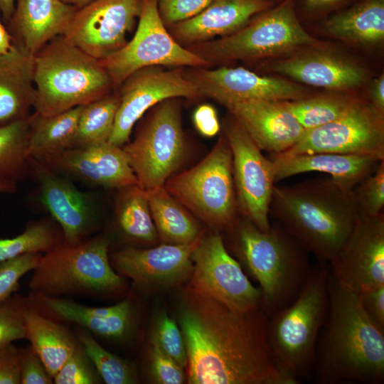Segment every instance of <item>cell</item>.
Returning <instances> with one entry per match:
<instances>
[{"instance_id":"obj_26","label":"cell","mask_w":384,"mask_h":384,"mask_svg":"<svg viewBox=\"0 0 384 384\" xmlns=\"http://www.w3.org/2000/svg\"><path fill=\"white\" fill-rule=\"evenodd\" d=\"M274 182L299 174L318 171L353 189L373 173L381 161L373 157L327 152L288 155L272 154ZM383 161V160H382Z\"/></svg>"},{"instance_id":"obj_15","label":"cell","mask_w":384,"mask_h":384,"mask_svg":"<svg viewBox=\"0 0 384 384\" xmlns=\"http://www.w3.org/2000/svg\"><path fill=\"white\" fill-rule=\"evenodd\" d=\"M151 66L131 74L116 90L120 103L109 142L122 147L135 124L151 108L169 98H201L196 87L186 77L184 68Z\"/></svg>"},{"instance_id":"obj_22","label":"cell","mask_w":384,"mask_h":384,"mask_svg":"<svg viewBox=\"0 0 384 384\" xmlns=\"http://www.w3.org/2000/svg\"><path fill=\"white\" fill-rule=\"evenodd\" d=\"M226 108L255 144L272 154L287 151L306 132L287 108L284 101H250Z\"/></svg>"},{"instance_id":"obj_16","label":"cell","mask_w":384,"mask_h":384,"mask_svg":"<svg viewBox=\"0 0 384 384\" xmlns=\"http://www.w3.org/2000/svg\"><path fill=\"white\" fill-rule=\"evenodd\" d=\"M184 73L201 97L225 107L244 102L291 101L309 96L302 85L289 80L260 75L241 67L184 68Z\"/></svg>"},{"instance_id":"obj_43","label":"cell","mask_w":384,"mask_h":384,"mask_svg":"<svg viewBox=\"0 0 384 384\" xmlns=\"http://www.w3.org/2000/svg\"><path fill=\"white\" fill-rule=\"evenodd\" d=\"M42 253H28L0 262V302L12 295L21 278L38 264Z\"/></svg>"},{"instance_id":"obj_34","label":"cell","mask_w":384,"mask_h":384,"mask_svg":"<svg viewBox=\"0 0 384 384\" xmlns=\"http://www.w3.org/2000/svg\"><path fill=\"white\" fill-rule=\"evenodd\" d=\"M119 103V94L117 90H114L82 105L72 147H84L108 142Z\"/></svg>"},{"instance_id":"obj_18","label":"cell","mask_w":384,"mask_h":384,"mask_svg":"<svg viewBox=\"0 0 384 384\" xmlns=\"http://www.w3.org/2000/svg\"><path fill=\"white\" fill-rule=\"evenodd\" d=\"M331 276L359 293L384 285V215L359 217L343 245L329 262Z\"/></svg>"},{"instance_id":"obj_25","label":"cell","mask_w":384,"mask_h":384,"mask_svg":"<svg viewBox=\"0 0 384 384\" xmlns=\"http://www.w3.org/2000/svg\"><path fill=\"white\" fill-rule=\"evenodd\" d=\"M272 4L271 0H213L198 14L168 30L179 44L186 47L233 33Z\"/></svg>"},{"instance_id":"obj_30","label":"cell","mask_w":384,"mask_h":384,"mask_svg":"<svg viewBox=\"0 0 384 384\" xmlns=\"http://www.w3.org/2000/svg\"><path fill=\"white\" fill-rule=\"evenodd\" d=\"M146 194L158 236L162 241L184 244L203 237L195 217L164 186L146 190Z\"/></svg>"},{"instance_id":"obj_9","label":"cell","mask_w":384,"mask_h":384,"mask_svg":"<svg viewBox=\"0 0 384 384\" xmlns=\"http://www.w3.org/2000/svg\"><path fill=\"white\" fill-rule=\"evenodd\" d=\"M164 187L192 214L215 229L228 230L238 218L232 152L223 134L204 159L171 176Z\"/></svg>"},{"instance_id":"obj_8","label":"cell","mask_w":384,"mask_h":384,"mask_svg":"<svg viewBox=\"0 0 384 384\" xmlns=\"http://www.w3.org/2000/svg\"><path fill=\"white\" fill-rule=\"evenodd\" d=\"M109 240L89 238L75 245L61 242L43 253L28 282L36 296L95 297L120 292L123 277L112 267Z\"/></svg>"},{"instance_id":"obj_31","label":"cell","mask_w":384,"mask_h":384,"mask_svg":"<svg viewBox=\"0 0 384 384\" xmlns=\"http://www.w3.org/2000/svg\"><path fill=\"white\" fill-rule=\"evenodd\" d=\"M82 105L60 113L43 116L33 112L28 117L27 154L40 159L73 146Z\"/></svg>"},{"instance_id":"obj_4","label":"cell","mask_w":384,"mask_h":384,"mask_svg":"<svg viewBox=\"0 0 384 384\" xmlns=\"http://www.w3.org/2000/svg\"><path fill=\"white\" fill-rule=\"evenodd\" d=\"M227 230L238 262L260 285L267 316L291 303L311 271L308 252L279 223L262 231L242 215Z\"/></svg>"},{"instance_id":"obj_48","label":"cell","mask_w":384,"mask_h":384,"mask_svg":"<svg viewBox=\"0 0 384 384\" xmlns=\"http://www.w3.org/2000/svg\"><path fill=\"white\" fill-rule=\"evenodd\" d=\"M358 294L367 316L384 329V285L365 289Z\"/></svg>"},{"instance_id":"obj_14","label":"cell","mask_w":384,"mask_h":384,"mask_svg":"<svg viewBox=\"0 0 384 384\" xmlns=\"http://www.w3.org/2000/svg\"><path fill=\"white\" fill-rule=\"evenodd\" d=\"M327 152L384 160V114L360 100L340 118L306 130L288 155Z\"/></svg>"},{"instance_id":"obj_32","label":"cell","mask_w":384,"mask_h":384,"mask_svg":"<svg viewBox=\"0 0 384 384\" xmlns=\"http://www.w3.org/2000/svg\"><path fill=\"white\" fill-rule=\"evenodd\" d=\"M325 27L341 40L362 45L380 43L384 38V0H364L333 16Z\"/></svg>"},{"instance_id":"obj_45","label":"cell","mask_w":384,"mask_h":384,"mask_svg":"<svg viewBox=\"0 0 384 384\" xmlns=\"http://www.w3.org/2000/svg\"><path fill=\"white\" fill-rule=\"evenodd\" d=\"M213 0H157L158 10L167 28L177 23L192 18Z\"/></svg>"},{"instance_id":"obj_47","label":"cell","mask_w":384,"mask_h":384,"mask_svg":"<svg viewBox=\"0 0 384 384\" xmlns=\"http://www.w3.org/2000/svg\"><path fill=\"white\" fill-rule=\"evenodd\" d=\"M21 353L13 343L0 348V384H21Z\"/></svg>"},{"instance_id":"obj_17","label":"cell","mask_w":384,"mask_h":384,"mask_svg":"<svg viewBox=\"0 0 384 384\" xmlns=\"http://www.w3.org/2000/svg\"><path fill=\"white\" fill-rule=\"evenodd\" d=\"M142 0H93L78 8L62 35L97 60H103L127 43L139 18Z\"/></svg>"},{"instance_id":"obj_23","label":"cell","mask_w":384,"mask_h":384,"mask_svg":"<svg viewBox=\"0 0 384 384\" xmlns=\"http://www.w3.org/2000/svg\"><path fill=\"white\" fill-rule=\"evenodd\" d=\"M308 49L267 64L272 72L289 77L309 85L334 91H346L361 86L364 70L340 56Z\"/></svg>"},{"instance_id":"obj_55","label":"cell","mask_w":384,"mask_h":384,"mask_svg":"<svg viewBox=\"0 0 384 384\" xmlns=\"http://www.w3.org/2000/svg\"><path fill=\"white\" fill-rule=\"evenodd\" d=\"M64 2L75 6L78 8H81L86 4H89L90 2L92 1L93 0H62Z\"/></svg>"},{"instance_id":"obj_38","label":"cell","mask_w":384,"mask_h":384,"mask_svg":"<svg viewBox=\"0 0 384 384\" xmlns=\"http://www.w3.org/2000/svg\"><path fill=\"white\" fill-rule=\"evenodd\" d=\"M76 336L102 381L107 384L137 383V375L132 366L104 348L89 331L80 328Z\"/></svg>"},{"instance_id":"obj_12","label":"cell","mask_w":384,"mask_h":384,"mask_svg":"<svg viewBox=\"0 0 384 384\" xmlns=\"http://www.w3.org/2000/svg\"><path fill=\"white\" fill-rule=\"evenodd\" d=\"M189 288L240 311L261 308L262 293L228 251L218 233L202 237L191 254ZM262 309V308H261Z\"/></svg>"},{"instance_id":"obj_1","label":"cell","mask_w":384,"mask_h":384,"mask_svg":"<svg viewBox=\"0 0 384 384\" xmlns=\"http://www.w3.org/2000/svg\"><path fill=\"white\" fill-rule=\"evenodd\" d=\"M260 308L234 310L188 288L178 309L191 384H294L279 369Z\"/></svg>"},{"instance_id":"obj_27","label":"cell","mask_w":384,"mask_h":384,"mask_svg":"<svg viewBox=\"0 0 384 384\" xmlns=\"http://www.w3.org/2000/svg\"><path fill=\"white\" fill-rule=\"evenodd\" d=\"M35 300L51 315L105 338H122L131 326L132 309L129 299L104 307L85 306L63 297L36 296Z\"/></svg>"},{"instance_id":"obj_3","label":"cell","mask_w":384,"mask_h":384,"mask_svg":"<svg viewBox=\"0 0 384 384\" xmlns=\"http://www.w3.org/2000/svg\"><path fill=\"white\" fill-rule=\"evenodd\" d=\"M270 215L307 252L327 263L343 245L359 218L353 189L331 178L274 186Z\"/></svg>"},{"instance_id":"obj_10","label":"cell","mask_w":384,"mask_h":384,"mask_svg":"<svg viewBox=\"0 0 384 384\" xmlns=\"http://www.w3.org/2000/svg\"><path fill=\"white\" fill-rule=\"evenodd\" d=\"M181 99H166L148 110L134 139L122 146L139 186L145 191L163 187L185 157Z\"/></svg>"},{"instance_id":"obj_20","label":"cell","mask_w":384,"mask_h":384,"mask_svg":"<svg viewBox=\"0 0 384 384\" xmlns=\"http://www.w3.org/2000/svg\"><path fill=\"white\" fill-rule=\"evenodd\" d=\"M201 238L188 243H164L149 249L127 247L110 259L114 270L138 287H171L191 277V254Z\"/></svg>"},{"instance_id":"obj_21","label":"cell","mask_w":384,"mask_h":384,"mask_svg":"<svg viewBox=\"0 0 384 384\" xmlns=\"http://www.w3.org/2000/svg\"><path fill=\"white\" fill-rule=\"evenodd\" d=\"M36 159L58 174L87 184L117 189L138 184L123 148L109 142L72 147Z\"/></svg>"},{"instance_id":"obj_35","label":"cell","mask_w":384,"mask_h":384,"mask_svg":"<svg viewBox=\"0 0 384 384\" xmlns=\"http://www.w3.org/2000/svg\"><path fill=\"white\" fill-rule=\"evenodd\" d=\"M28 117L0 126V181L18 183L30 171Z\"/></svg>"},{"instance_id":"obj_52","label":"cell","mask_w":384,"mask_h":384,"mask_svg":"<svg viewBox=\"0 0 384 384\" xmlns=\"http://www.w3.org/2000/svg\"><path fill=\"white\" fill-rule=\"evenodd\" d=\"M16 0H0V11L6 20L11 18L15 8Z\"/></svg>"},{"instance_id":"obj_37","label":"cell","mask_w":384,"mask_h":384,"mask_svg":"<svg viewBox=\"0 0 384 384\" xmlns=\"http://www.w3.org/2000/svg\"><path fill=\"white\" fill-rule=\"evenodd\" d=\"M359 100L346 95L328 94L284 101V105L308 130L340 118Z\"/></svg>"},{"instance_id":"obj_40","label":"cell","mask_w":384,"mask_h":384,"mask_svg":"<svg viewBox=\"0 0 384 384\" xmlns=\"http://www.w3.org/2000/svg\"><path fill=\"white\" fill-rule=\"evenodd\" d=\"M30 301L12 294L0 302V348L26 338L25 313Z\"/></svg>"},{"instance_id":"obj_29","label":"cell","mask_w":384,"mask_h":384,"mask_svg":"<svg viewBox=\"0 0 384 384\" xmlns=\"http://www.w3.org/2000/svg\"><path fill=\"white\" fill-rule=\"evenodd\" d=\"M25 334L53 378L78 344L65 326L31 307V301L25 313Z\"/></svg>"},{"instance_id":"obj_44","label":"cell","mask_w":384,"mask_h":384,"mask_svg":"<svg viewBox=\"0 0 384 384\" xmlns=\"http://www.w3.org/2000/svg\"><path fill=\"white\" fill-rule=\"evenodd\" d=\"M151 375L161 384H181L185 380L184 368L166 354L152 337L149 350Z\"/></svg>"},{"instance_id":"obj_33","label":"cell","mask_w":384,"mask_h":384,"mask_svg":"<svg viewBox=\"0 0 384 384\" xmlns=\"http://www.w3.org/2000/svg\"><path fill=\"white\" fill-rule=\"evenodd\" d=\"M115 214L118 226L128 238L144 243L155 242L158 234L146 191L138 184L119 188Z\"/></svg>"},{"instance_id":"obj_7","label":"cell","mask_w":384,"mask_h":384,"mask_svg":"<svg viewBox=\"0 0 384 384\" xmlns=\"http://www.w3.org/2000/svg\"><path fill=\"white\" fill-rule=\"evenodd\" d=\"M295 0H284L229 35L186 48L213 66L235 61L251 62L308 49H321L324 42L299 23Z\"/></svg>"},{"instance_id":"obj_39","label":"cell","mask_w":384,"mask_h":384,"mask_svg":"<svg viewBox=\"0 0 384 384\" xmlns=\"http://www.w3.org/2000/svg\"><path fill=\"white\" fill-rule=\"evenodd\" d=\"M358 215L373 218L383 213L384 206V160L375 171L353 188Z\"/></svg>"},{"instance_id":"obj_11","label":"cell","mask_w":384,"mask_h":384,"mask_svg":"<svg viewBox=\"0 0 384 384\" xmlns=\"http://www.w3.org/2000/svg\"><path fill=\"white\" fill-rule=\"evenodd\" d=\"M114 90L135 71L151 66L210 68V65L170 34L159 15L157 0H142L133 38L119 50L101 60Z\"/></svg>"},{"instance_id":"obj_54","label":"cell","mask_w":384,"mask_h":384,"mask_svg":"<svg viewBox=\"0 0 384 384\" xmlns=\"http://www.w3.org/2000/svg\"><path fill=\"white\" fill-rule=\"evenodd\" d=\"M17 189V183L10 181H0V194L14 193Z\"/></svg>"},{"instance_id":"obj_53","label":"cell","mask_w":384,"mask_h":384,"mask_svg":"<svg viewBox=\"0 0 384 384\" xmlns=\"http://www.w3.org/2000/svg\"><path fill=\"white\" fill-rule=\"evenodd\" d=\"M341 0H305V5L309 10H317L329 6Z\"/></svg>"},{"instance_id":"obj_51","label":"cell","mask_w":384,"mask_h":384,"mask_svg":"<svg viewBox=\"0 0 384 384\" xmlns=\"http://www.w3.org/2000/svg\"><path fill=\"white\" fill-rule=\"evenodd\" d=\"M12 43L11 36L0 22V55L8 51Z\"/></svg>"},{"instance_id":"obj_5","label":"cell","mask_w":384,"mask_h":384,"mask_svg":"<svg viewBox=\"0 0 384 384\" xmlns=\"http://www.w3.org/2000/svg\"><path fill=\"white\" fill-rule=\"evenodd\" d=\"M329 265L319 262L294 300L268 318L270 346L279 370L294 384L314 375L316 349L329 306Z\"/></svg>"},{"instance_id":"obj_46","label":"cell","mask_w":384,"mask_h":384,"mask_svg":"<svg viewBox=\"0 0 384 384\" xmlns=\"http://www.w3.org/2000/svg\"><path fill=\"white\" fill-rule=\"evenodd\" d=\"M20 374L21 384L54 383L53 378L31 346L22 348Z\"/></svg>"},{"instance_id":"obj_13","label":"cell","mask_w":384,"mask_h":384,"mask_svg":"<svg viewBox=\"0 0 384 384\" xmlns=\"http://www.w3.org/2000/svg\"><path fill=\"white\" fill-rule=\"evenodd\" d=\"M223 129L232 152L238 211L260 230H267L275 183L273 163L230 114L225 117Z\"/></svg>"},{"instance_id":"obj_41","label":"cell","mask_w":384,"mask_h":384,"mask_svg":"<svg viewBox=\"0 0 384 384\" xmlns=\"http://www.w3.org/2000/svg\"><path fill=\"white\" fill-rule=\"evenodd\" d=\"M102 381L79 341L74 351L53 378L55 384H97Z\"/></svg>"},{"instance_id":"obj_50","label":"cell","mask_w":384,"mask_h":384,"mask_svg":"<svg viewBox=\"0 0 384 384\" xmlns=\"http://www.w3.org/2000/svg\"><path fill=\"white\" fill-rule=\"evenodd\" d=\"M368 102L377 111L384 114V75L382 73L371 85Z\"/></svg>"},{"instance_id":"obj_6","label":"cell","mask_w":384,"mask_h":384,"mask_svg":"<svg viewBox=\"0 0 384 384\" xmlns=\"http://www.w3.org/2000/svg\"><path fill=\"white\" fill-rule=\"evenodd\" d=\"M34 112L50 116L96 100L114 90L100 60L58 36L31 59Z\"/></svg>"},{"instance_id":"obj_36","label":"cell","mask_w":384,"mask_h":384,"mask_svg":"<svg viewBox=\"0 0 384 384\" xmlns=\"http://www.w3.org/2000/svg\"><path fill=\"white\" fill-rule=\"evenodd\" d=\"M63 242V233L53 219L30 222L11 238L0 239V262L28 253H46Z\"/></svg>"},{"instance_id":"obj_49","label":"cell","mask_w":384,"mask_h":384,"mask_svg":"<svg viewBox=\"0 0 384 384\" xmlns=\"http://www.w3.org/2000/svg\"><path fill=\"white\" fill-rule=\"evenodd\" d=\"M193 124L200 134L213 137L220 130V124L215 108L208 104L199 105L193 114Z\"/></svg>"},{"instance_id":"obj_24","label":"cell","mask_w":384,"mask_h":384,"mask_svg":"<svg viewBox=\"0 0 384 384\" xmlns=\"http://www.w3.org/2000/svg\"><path fill=\"white\" fill-rule=\"evenodd\" d=\"M78 9L62 0H16L9 19L13 43L32 59L49 41L63 34Z\"/></svg>"},{"instance_id":"obj_42","label":"cell","mask_w":384,"mask_h":384,"mask_svg":"<svg viewBox=\"0 0 384 384\" xmlns=\"http://www.w3.org/2000/svg\"><path fill=\"white\" fill-rule=\"evenodd\" d=\"M152 337L161 348L184 369L187 366V353L178 325L166 313L158 317Z\"/></svg>"},{"instance_id":"obj_19","label":"cell","mask_w":384,"mask_h":384,"mask_svg":"<svg viewBox=\"0 0 384 384\" xmlns=\"http://www.w3.org/2000/svg\"><path fill=\"white\" fill-rule=\"evenodd\" d=\"M29 166L38 184L41 203L60 228L63 242L75 245L90 238L97 220L90 193L34 158H29Z\"/></svg>"},{"instance_id":"obj_28","label":"cell","mask_w":384,"mask_h":384,"mask_svg":"<svg viewBox=\"0 0 384 384\" xmlns=\"http://www.w3.org/2000/svg\"><path fill=\"white\" fill-rule=\"evenodd\" d=\"M34 101L31 59L12 43L0 55V126L27 119Z\"/></svg>"},{"instance_id":"obj_2","label":"cell","mask_w":384,"mask_h":384,"mask_svg":"<svg viewBox=\"0 0 384 384\" xmlns=\"http://www.w3.org/2000/svg\"><path fill=\"white\" fill-rule=\"evenodd\" d=\"M319 384L384 382V329L364 311L358 293L330 274L329 306L316 349Z\"/></svg>"}]
</instances>
